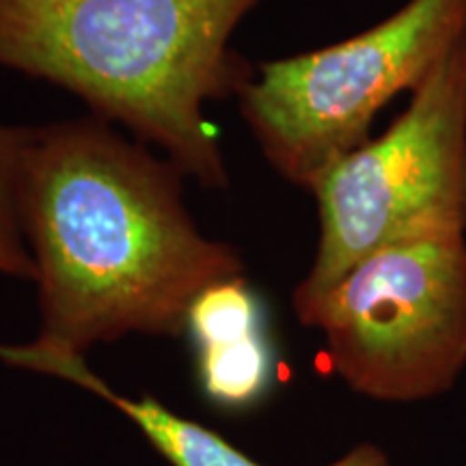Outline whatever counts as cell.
Instances as JSON below:
<instances>
[{"instance_id": "1", "label": "cell", "mask_w": 466, "mask_h": 466, "mask_svg": "<svg viewBox=\"0 0 466 466\" xmlns=\"http://www.w3.org/2000/svg\"><path fill=\"white\" fill-rule=\"evenodd\" d=\"M182 171L97 116L33 127L20 218L35 261L42 333L83 354L130 333L179 335L197 296L240 277L184 206Z\"/></svg>"}, {"instance_id": "2", "label": "cell", "mask_w": 466, "mask_h": 466, "mask_svg": "<svg viewBox=\"0 0 466 466\" xmlns=\"http://www.w3.org/2000/svg\"><path fill=\"white\" fill-rule=\"evenodd\" d=\"M261 0H0V67L76 93L168 154L184 175L225 188L208 102L255 74L229 48Z\"/></svg>"}, {"instance_id": "3", "label": "cell", "mask_w": 466, "mask_h": 466, "mask_svg": "<svg viewBox=\"0 0 466 466\" xmlns=\"http://www.w3.org/2000/svg\"><path fill=\"white\" fill-rule=\"evenodd\" d=\"M466 37V0H408L354 37L261 63L238 91L266 160L311 190L370 141L374 116L412 93Z\"/></svg>"}, {"instance_id": "4", "label": "cell", "mask_w": 466, "mask_h": 466, "mask_svg": "<svg viewBox=\"0 0 466 466\" xmlns=\"http://www.w3.org/2000/svg\"><path fill=\"white\" fill-rule=\"evenodd\" d=\"M311 192L318 250L294 302L324 294L380 248L466 238V37L410 93L404 113Z\"/></svg>"}, {"instance_id": "5", "label": "cell", "mask_w": 466, "mask_h": 466, "mask_svg": "<svg viewBox=\"0 0 466 466\" xmlns=\"http://www.w3.org/2000/svg\"><path fill=\"white\" fill-rule=\"evenodd\" d=\"M294 311L354 391L382 401L450 391L466 367V238L376 250Z\"/></svg>"}, {"instance_id": "6", "label": "cell", "mask_w": 466, "mask_h": 466, "mask_svg": "<svg viewBox=\"0 0 466 466\" xmlns=\"http://www.w3.org/2000/svg\"><path fill=\"white\" fill-rule=\"evenodd\" d=\"M186 330L197 350L201 391L214 406L248 410L270 393L275 346L264 302L242 275L203 289L188 309Z\"/></svg>"}, {"instance_id": "7", "label": "cell", "mask_w": 466, "mask_h": 466, "mask_svg": "<svg viewBox=\"0 0 466 466\" xmlns=\"http://www.w3.org/2000/svg\"><path fill=\"white\" fill-rule=\"evenodd\" d=\"M0 360L17 370L37 371L55 378H63L78 387L89 389L97 398L113 404L121 415L141 430L154 450L165 456L171 466H264L248 458L247 453L225 441L223 436L206 428V425L190 421L175 415L167 406L151 395L141 400H130L126 395L113 391L102 378H97L85 363L83 354L63 352L44 346L39 341L31 343H0ZM329 466H391L384 453L374 445H359L346 456Z\"/></svg>"}, {"instance_id": "8", "label": "cell", "mask_w": 466, "mask_h": 466, "mask_svg": "<svg viewBox=\"0 0 466 466\" xmlns=\"http://www.w3.org/2000/svg\"><path fill=\"white\" fill-rule=\"evenodd\" d=\"M33 127L0 124V275L35 281V261L20 218V182Z\"/></svg>"}]
</instances>
